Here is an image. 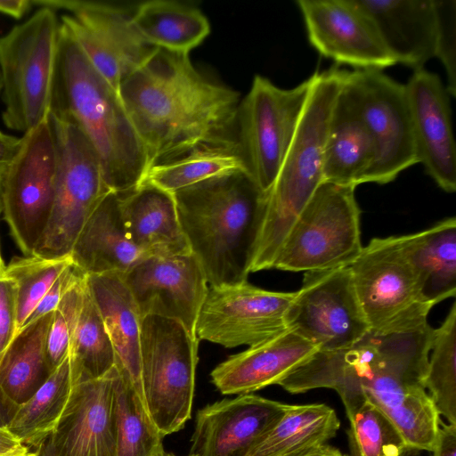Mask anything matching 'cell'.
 Returning a JSON list of instances; mask_svg holds the SVG:
<instances>
[{"label": "cell", "instance_id": "obj_1", "mask_svg": "<svg viewBox=\"0 0 456 456\" xmlns=\"http://www.w3.org/2000/svg\"><path fill=\"white\" fill-rule=\"evenodd\" d=\"M118 94L147 169L200 148H238L240 94L205 76L189 54L158 49Z\"/></svg>", "mask_w": 456, "mask_h": 456}, {"label": "cell", "instance_id": "obj_2", "mask_svg": "<svg viewBox=\"0 0 456 456\" xmlns=\"http://www.w3.org/2000/svg\"><path fill=\"white\" fill-rule=\"evenodd\" d=\"M377 333L378 347L346 365L331 389L346 415L368 400L390 419L408 447L431 452L440 421L424 386L433 328L427 322Z\"/></svg>", "mask_w": 456, "mask_h": 456}, {"label": "cell", "instance_id": "obj_3", "mask_svg": "<svg viewBox=\"0 0 456 456\" xmlns=\"http://www.w3.org/2000/svg\"><path fill=\"white\" fill-rule=\"evenodd\" d=\"M49 114L82 132L98 157L110 191L121 193L139 185L147 159L119 94L61 23Z\"/></svg>", "mask_w": 456, "mask_h": 456}, {"label": "cell", "instance_id": "obj_4", "mask_svg": "<svg viewBox=\"0 0 456 456\" xmlns=\"http://www.w3.org/2000/svg\"><path fill=\"white\" fill-rule=\"evenodd\" d=\"M191 252L212 287L247 281L267 192L244 172L211 178L173 193Z\"/></svg>", "mask_w": 456, "mask_h": 456}, {"label": "cell", "instance_id": "obj_5", "mask_svg": "<svg viewBox=\"0 0 456 456\" xmlns=\"http://www.w3.org/2000/svg\"><path fill=\"white\" fill-rule=\"evenodd\" d=\"M346 73L336 67L314 73L313 86L294 137L267 192L250 273L273 268L290 228L324 182L326 134Z\"/></svg>", "mask_w": 456, "mask_h": 456}, {"label": "cell", "instance_id": "obj_6", "mask_svg": "<svg viewBox=\"0 0 456 456\" xmlns=\"http://www.w3.org/2000/svg\"><path fill=\"white\" fill-rule=\"evenodd\" d=\"M61 22L54 10L39 9L0 37L4 124L24 134L50 113Z\"/></svg>", "mask_w": 456, "mask_h": 456}, {"label": "cell", "instance_id": "obj_7", "mask_svg": "<svg viewBox=\"0 0 456 456\" xmlns=\"http://www.w3.org/2000/svg\"><path fill=\"white\" fill-rule=\"evenodd\" d=\"M199 340L178 321L158 315L142 319L141 381L147 411L165 436L191 418Z\"/></svg>", "mask_w": 456, "mask_h": 456}, {"label": "cell", "instance_id": "obj_8", "mask_svg": "<svg viewBox=\"0 0 456 456\" xmlns=\"http://www.w3.org/2000/svg\"><path fill=\"white\" fill-rule=\"evenodd\" d=\"M355 188L322 182L290 228L273 269L305 273L348 266L363 248Z\"/></svg>", "mask_w": 456, "mask_h": 456}, {"label": "cell", "instance_id": "obj_9", "mask_svg": "<svg viewBox=\"0 0 456 456\" xmlns=\"http://www.w3.org/2000/svg\"><path fill=\"white\" fill-rule=\"evenodd\" d=\"M370 331H403L428 322L415 271L399 236L374 238L348 265Z\"/></svg>", "mask_w": 456, "mask_h": 456}, {"label": "cell", "instance_id": "obj_10", "mask_svg": "<svg viewBox=\"0 0 456 456\" xmlns=\"http://www.w3.org/2000/svg\"><path fill=\"white\" fill-rule=\"evenodd\" d=\"M314 80L313 74L297 86L283 89L256 75L240 100L236 121L238 150L248 175L265 192L275 181Z\"/></svg>", "mask_w": 456, "mask_h": 456}, {"label": "cell", "instance_id": "obj_11", "mask_svg": "<svg viewBox=\"0 0 456 456\" xmlns=\"http://www.w3.org/2000/svg\"><path fill=\"white\" fill-rule=\"evenodd\" d=\"M58 151V167L52 212L33 256L61 258L70 256L86 221L110 191L91 144L72 123L49 114Z\"/></svg>", "mask_w": 456, "mask_h": 456}, {"label": "cell", "instance_id": "obj_12", "mask_svg": "<svg viewBox=\"0 0 456 456\" xmlns=\"http://www.w3.org/2000/svg\"><path fill=\"white\" fill-rule=\"evenodd\" d=\"M58 151L48 118L21 137L1 178L2 211L24 256H32L47 225L54 200Z\"/></svg>", "mask_w": 456, "mask_h": 456}, {"label": "cell", "instance_id": "obj_13", "mask_svg": "<svg viewBox=\"0 0 456 456\" xmlns=\"http://www.w3.org/2000/svg\"><path fill=\"white\" fill-rule=\"evenodd\" d=\"M347 93L374 144V161L364 183L385 184L419 163L405 85L381 70H346Z\"/></svg>", "mask_w": 456, "mask_h": 456}, {"label": "cell", "instance_id": "obj_14", "mask_svg": "<svg viewBox=\"0 0 456 456\" xmlns=\"http://www.w3.org/2000/svg\"><path fill=\"white\" fill-rule=\"evenodd\" d=\"M34 5L66 10L61 23L93 67L117 91L159 49L135 28L133 10L85 0H33Z\"/></svg>", "mask_w": 456, "mask_h": 456}, {"label": "cell", "instance_id": "obj_15", "mask_svg": "<svg viewBox=\"0 0 456 456\" xmlns=\"http://www.w3.org/2000/svg\"><path fill=\"white\" fill-rule=\"evenodd\" d=\"M287 328L316 350L352 346L370 332L348 266L305 272L286 314Z\"/></svg>", "mask_w": 456, "mask_h": 456}, {"label": "cell", "instance_id": "obj_16", "mask_svg": "<svg viewBox=\"0 0 456 456\" xmlns=\"http://www.w3.org/2000/svg\"><path fill=\"white\" fill-rule=\"evenodd\" d=\"M294 292H275L247 281L208 287L196 324L199 339L224 347L249 346L286 330Z\"/></svg>", "mask_w": 456, "mask_h": 456}, {"label": "cell", "instance_id": "obj_17", "mask_svg": "<svg viewBox=\"0 0 456 456\" xmlns=\"http://www.w3.org/2000/svg\"><path fill=\"white\" fill-rule=\"evenodd\" d=\"M122 277L142 318L158 315L176 320L198 339L196 324L208 286L192 253L145 256Z\"/></svg>", "mask_w": 456, "mask_h": 456}, {"label": "cell", "instance_id": "obj_18", "mask_svg": "<svg viewBox=\"0 0 456 456\" xmlns=\"http://www.w3.org/2000/svg\"><path fill=\"white\" fill-rule=\"evenodd\" d=\"M308 40L322 56L356 69L396 64L370 19L351 0H297Z\"/></svg>", "mask_w": 456, "mask_h": 456}, {"label": "cell", "instance_id": "obj_19", "mask_svg": "<svg viewBox=\"0 0 456 456\" xmlns=\"http://www.w3.org/2000/svg\"><path fill=\"white\" fill-rule=\"evenodd\" d=\"M419 163L446 192L456 190L450 94L438 75L414 70L405 85Z\"/></svg>", "mask_w": 456, "mask_h": 456}, {"label": "cell", "instance_id": "obj_20", "mask_svg": "<svg viewBox=\"0 0 456 456\" xmlns=\"http://www.w3.org/2000/svg\"><path fill=\"white\" fill-rule=\"evenodd\" d=\"M288 404L254 394L199 410L191 436L195 456H247L273 428Z\"/></svg>", "mask_w": 456, "mask_h": 456}, {"label": "cell", "instance_id": "obj_21", "mask_svg": "<svg viewBox=\"0 0 456 456\" xmlns=\"http://www.w3.org/2000/svg\"><path fill=\"white\" fill-rule=\"evenodd\" d=\"M114 372L115 367L102 378L73 385L48 438L56 456H117Z\"/></svg>", "mask_w": 456, "mask_h": 456}, {"label": "cell", "instance_id": "obj_22", "mask_svg": "<svg viewBox=\"0 0 456 456\" xmlns=\"http://www.w3.org/2000/svg\"><path fill=\"white\" fill-rule=\"evenodd\" d=\"M316 348L295 331L281 334L229 356L211 372V380L222 395H245L283 379L303 364Z\"/></svg>", "mask_w": 456, "mask_h": 456}, {"label": "cell", "instance_id": "obj_23", "mask_svg": "<svg viewBox=\"0 0 456 456\" xmlns=\"http://www.w3.org/2000/svg\"><path fill=\"white\" fill-rule=\"evenodd\" d=\"M374 25L396 63L414 70L435 57L433 0H351Z\"/></svg>", "mask_w": 456, "mask_h": 456}, {"label": "cell", "instance_id": "obj_24", "mask_svg": "<svg viewBox=\"0 0 456 456\" xmlns=\"http://www.w3.org/2000/svg\"><path fill=\"white\" fill-rule=\"evenodd\" d=\"M131 241L145 256H170L191 252L172 193L149 184L118 193Z\"/></svg>", "mask_w": 456, "mask_h": 456}, {"label": "cell", "instance_id": "obj_25", "mask_svg": "<svg viewBox=\"0 0 456 456\" xmlns=\"http://www.w3.org/2000/svg\"><path fill=\"white\" fill-rule=\"evenodd\" d=\"M145 255L131 241L121 216L118 194L107 193L83 225L70 257L86 275L125 273Z\"/></svg>", "mask_w": 456, "mask_h": 456}, {"label": "cell", "instance_id": "obj_26", "mask_svg": "<svg viewBox=\"0 0 456 456\" xmlns=\"http://www.w3.org/2000/svg\"><path fill=\"white\" fill-rule=\"evenodd\" d=\"M86 283L113 345L115 366L129 379L145 404L140 354L142 318L122 273L86 275Z\"/></svg>", "mask_w": 456, "mask_h": 456}, {"label": "cell", "instance_id": "obj_27", "mask_svg": "<svg viewBox=\"0 0 456 456\" xmlns=\"http://www.w3.org/2000/svg\"><path fill=\"white\" fill-rule=\"evenodd\" d=\"M374 157L371 136L342 86L333 105L326 134L324 182L354 187L364 183Z\"/></svg>", "mask_w": 456, "mask_h": 456}, {"label": "cell", "instance_id": "obj_28", "mask_svg": "<svg viewBox=\"0 0 456 456\" xmlns=\"http://www.w3.org/2000/svg\"><path fill=\"white\" fill-rule=\"evenodd\" d=\"M53 314V311L20 329L0 361V404L9 418L54 370L45 351Z\"/></svg>", "mask_w": 456, "mask_h": 456}, {"label": "cell", "instance_id": "obj_29", "mask_svg": "<svg viewBox=\"0 0 456 456\" xmlns=\"http://www.w3.org/2000/svg\"><path fill=\"white\" fill-rule=\"evenodd\" d=\"M399 238L417 275L424 302L433 307L448 297H455V217Z\"/></svg>", "mask_w": 456, "mask_h": 456}, {"label": "cell", "instance_id": "obj_30", "mask_svg": "<svg viewBox=\"0 0 456 456\" xmlns=\"http://www.w3.org/2000/svg\"><path fill=\"white\" fill-rule=\"evenodd\" d=\"M132 19L146 42L176 53L189 54L210 32L209 21L199 8L177 1L141 3L133 9Z\"/></svg>", "mask_w": 456, "mask_h": 456}, {"label": "cell", "instance_id": "obj_31", "mask_svg": "<svg viewBox=\"0 0 456 456\" xmlns=\"http://www.w3.org/2000/svg\"><path fill=\"white\" fill-rule=\"evenodd\" d=\"M69 359L73 385L102 378L116 365L113 345L86 280L70 316Z\"/></svg>", "mask_w": 456, "mask_h": 456}, {"label": "cell", "instance_id": "obj_32", "mask_svg": "<svg viewBox=\"0 0 456 456\" xmlns=\"http://www.w3.org/2000/svg\"><path fill=\"white\" fill-rule=\"evenodd\" d=\"M72 387L68 356L33 395L11 414L5 428L23 445L37 451L57 426Z\"/></svg>", "mask_w": 456, "mask_h": 456}, {"label": "cell", "instance_id": "obj_33", "mask_svg": "<svg viewBox=\"0 0 456 456\" xmlns=\"http://www.w3.org/2000/svg\"><path fill=\"white\" fill-rule=\"evenodd\" d=\"M340 427L336 411L325 403L288 404L273 428L247 456H281L326 444Z\"/></svg>", "mask_w": 456, "mask_h": 456}, {"label": "cell", "instance_id": "obj_34", "mask_svg": "<svg viewBox=\"0 0 456 456\" xmlns=\"http://www.w3.org/2000/svg\"><path fill=\"white\" fill-rule=\"evenodd\" d=\"M238 172L247 173L238 148L204 147L150 167L139 184L173 194L195 183Z\"/></svg>", "mask_w": 456, "mask_h": 456}, {"label": "cell", "instance_id": "obj_35", "mask_svg": "<svg viewBox=\"0 0 456 456\" xmlns=\"http://www.w3.org/2000/svg\"><path fill=\"white\" fill-rule=\"evenodd\" d=\"M113 409L117 456H160L163 436L134 386L116 366Z\"/></svg>", "mask_w": 456, "mask_h": 456}, {"label": "cell", "instance_id": "obj_36", "mask_svg": "<svg viewBox=\"0 0 456 456\" xmlns=\"http://www.w3.org/2000/svg\"><path fill=\"white\" fill-rule=\"evenodd\" d=\"M425 388L437 411L456 424V304L443 323L433 329Z\"/></svg>", "mask_w": 456, "mask_h": 456}, {"label": "cell", "instance_id": "obj_37", "mask_svg": "<svg viewBox=\"0 0 456 456\" xmlns=\"http://www.w3.org/2000/svg\"><path fill=\"white\" fill-rule=\"evenodd\" d=\"M347 418L349 456H400L408 447L390 419L368 400Z\"/></svg>", "mask_w": 456, "mask_h": 456}, {"label": "cell", "instance_id": "obj_38", "mask_svg": "<svg viewBox=\"0 0 456 456\" xmlns=\"http://www.w3.org/2000/svg\"><path fill=\"white\" fill-rule=\"evenodd\" d=\"M70 263H72L70 256L45 258L32 255L15 256L11 260L6 266L5 276L12 279L17 286L18 331L58 276Z\"/></svg>", "mask_w": 456, "mask_h": 456}, {"label": "cell", "instance_id": "obj_39", "mask_svg": "<svg viewBox=\"0 0 456 456\" xmlns=\"http://www.w3.org/2000/svg\"><path fill=\"white\" fill-rule=\"evenodd\" d=\"M436 12L435 57L442 62L447 76L446 89L450 95L456 93V1L433 0Z\"/></svg>", "mask_w": 456, "mask_h": 456}, {"label": "cell", "instance_id": "obj_40", "mask_svg": "<svg viewBox=\"0 0 456 456\" xmlns=\"http://www.w3.org/2000/svg\"><path fill=\"white\" fill-rule=\"evenodd\" d=\"M17 331V286L5 276L0 278V361Z\"/></svg>", "mask_w": 456, "mask_h": 456}, {"label": "cell", "instance_id": "obj_41", "mask_svg": "<svg viewBox=\"0 0 456 456\" xmlns=\"http://www.w3.org/2000/svg\"><path fill=\"white\" fill-rule=\"evenodd\" d=\"M86 276V274L74 265L73 262L70 263L38 302L22 328L43 315L53 312L57 307L63 295Z\"/></svg>", "mask_w": 456, "mask_h": 456}, {"label": "cell", "instance_id": "obj_42", "mask_svg": "<svg viewBox=\"0 0 456 456\" xmlns=\"http://www.w3.org/2000/svg\"><path fill=\"white\" fill-rule=\"evenodd\" d=\"M431 452L433 456H456V424L440 419Z\"/></svg>", "mask_w": 456, "mask_h": 456}, {"label": "cell", "instance_id": "obj_43", "mask_svg": "<svg viewBox=\"0 0 456 456\" xmlns=\"http://www.w3.org/2000/svg\"><path fill=\"white\" fill-rule=\"evenodd\" d=\"M21 144V138L0 131V178L4 175Z\"/></svg>", "mask_w": 456, "mask_h": 456}, {"label": "cell", "instance_id": "obj_44", "mask_svg": "<svg viewBox=\"0 0 456 456\" xmlns=\"http://www.w3.org/2000/svg\"><path fill=\"white\" fill-rule=\"evenodd\" d=\"M34 5L33 0H0V13L21 19Z\"/></svg>", "mask_w": 456, "mask_h": 456}, {"label": "cell", "instance_id": "obj_45", "mask_svg": "<svg viewBox=\"0 0 456 456\" xmlns=\"http://www.w3.org/2000/svg\"><path fill=\"white\" fill-rule=\"evenodd\" d=\"M340 454V451L337 448L327 444H322L298 449L281 456H339Z\"/></svg>", "mask_w": 456, "mask_h": 456}, {"label": "cell", "instance_id": "obj_46", "mask_svg": "<svg viewBox=\"0 0 456 456\" xmlns=\"http://www.w3.org/2000/svg\"><path fill=\"white\" fill-rule=\"evenodd\" d=\"M22 445L6 428H0V454L13 452Z\"/></svg>", "mask_w": 456, "mask_h": 456}, {"label": "cell", "instance_id": "obj_47", "mask_svg": "<svg viewBox=\"0 0 456 456\" xmlns=\"http://www.w3.org/2000/svg\"><path fill=\"white\" fill-rule=\"evenodd\" d=\"M0 456H37V451H31L29 448L22 445L13 452L0 454Z\"/></svg>", "mask_w": 456, "mask_h": 456}, {"label": "cell", "instance_id": "obj_48", "mask_svg": "<svg viewBox=\"0 0 456 456\" xmlns=\"http://www.w3.org/2000/svg\"><path fill=\"white\" fill-rule=\"evenodd\" d=\"M37 456H56L48 439L37 450Z\"/></svg>", "mask_w": 456, "mask_h": 456}, {"label": "cell", "instance_id": "obj_49", "mask_svg": "<svg viewBox=\"0 0 456 456\" xmlns=\"http://www.w3.org/2000/svg\"><path fill=\"white\" fill-rule=\"evenodd\" d=\"M400 456H423L422 452L417 449L407 447Z\"/></svg>", "mask_w": 456, "mask_h": 456}, {"label": "cell", "instance_id": "obj_50", "mask_svg": "<svg viewBox=\"0 0 456 456\" xmlns=\"http://www.w3.org/2000/svg\"><path fill=\"white\" fill-rule=\"evenodd\" d=\"M9 417L7 416V412L0 404V428H5L8 422Z\"/></svg>", "mask_w": 456, "mask_h": 456}, {"label": "cell", "instance_id": "obj_51", "mask_svg": "<svg viewBox=\"0 0 456 456\" xmlns=\"http://www.w3.org/2000/svg\"><path fill=\"white\" fill-rule=\"evenodd\" d=\"M5 270H6V265L4 263V260L1 256V251H0V278L5 277Z\"/></svg>", "mask_w": 456, "mask_h": 456}, {"label": "cell", "instance_id": "obj_52", "mask_svg": "<svg viewBox=\"0 0 456 456\" xmlns=\"http://www.w3.org/2000/svg\"><path fill=\"white\" fill-rule=\"evenodd\" d=\"M160 456H175V455L173 453H167L164 452ZM188 456H195V455L190 453Z\"/></svg>", "mask_w": 456, "mask_h": 456}, {"label": "cell", "instance_id": "obj_53", "mask_svg": "<svg viewBox=\"0 0 456 456\" xmlns=\"http://www.w3.org/2000/svg\"><path fill=\"white\" fill-rule=\"evenodd\" d=\"M0 186H1V178H0ZM2 212V204H1V195H0V213Z\"/></svg>", "mask_w": 456, "mask_h": 456}, {"label": "cell", "instance_id": "obj_54", "mask_svg": "<svg viewBox=\"0 0 456 456\" xmlns=\"http://www.w3.org/2000/svg\"><path fill=\"white\" fill-rule=\"evenodd\" d=\"M2 91L1 77H0V93Z\"/></svg>", "mask_w": 456, "mask_h": 456}, {"label": "cell", "instance_id": "obj_55", "mask_svg": "<svg viewBox=\"0 0 456 456\" xmlns=\"http://www.w3.org/2000/svg\"><path fill=\"white\" fill-rule=\"evenodd\" d=\"M339 456H346V455H344V454H342V453H341Z\"/></svg>", "mask_w": 456, "mask_h": 456}]
</instances>
